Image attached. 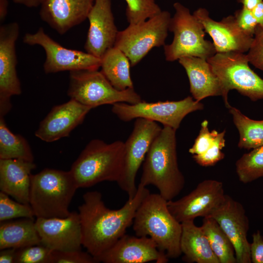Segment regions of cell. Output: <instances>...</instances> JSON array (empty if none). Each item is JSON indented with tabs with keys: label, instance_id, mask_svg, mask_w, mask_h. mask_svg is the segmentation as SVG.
I'll return each instance as SVG.
<instances>
[{
	"label": "cell",
	"instance_id": "f546056e",
	"mask_svg": "<svg viewBox=\"0 0 263 263\" xmlns=\"http://www.w3.org/2000/svg\"><path fill=\"white\" fill-rule=\"evenodd\" d=\"M236 171L240 182L250 183L263 177V146L244 154L236 162Z\"/></svg>",
	"mask_w": 263,
	"mask_h": 263
},
{
	"label": "cell",
	"instance_id": "30bf717a",
	"mask_svg": "<svg viewBox=\"0 0 263 263\" xmlns=\"http://www.w3.org/2000/svg\"><path fill=\"white\" fill-rule=\"evenodd\" d=\"M203 108L202 103L188 96L178 101L147 102L142 100L136 104L116 103L112 105V111L123 121L144 118L159 122L163 126L176 131L187 115Z\"/></svg>",
	"mask_w": 263,
	"mask_h": 263
},
{
	"label": "cell",
	"instance_id": "ba28073f",
	"mask_svg": "<svg viewBox=\"0 0 263 263\" xmlns=\"http://www.w3.org/2000/svg\"><path fill=\"white\" fill-rule=\"evenodd\" d=\"M221 82L226 107L231 105L228 94L236 90L251 101L263 99V79L249 67L246 54L235 52L217 53L207 59Z\"/></svg>",
	"mask_w": 263,
	"mask_h": 263
},
{
	"label": "cell",
	"instance_id": "9a60e30c",
	"mask_svg": "<svg viewBox=\"0 0 263 263\" xmlns=\"http://www.w3.org/2000/svg\"><path fill=\"white\" fill-rule=\"evenodd\" d=\"M19 33V25L16 22L0 27V117L10 111L11 97L21 93L16 70V42Z\"/></svg>",
	"mask_w": 263,
	"mask_h": 263
},
{
	"label": "cell",
	"instance_id": "7c38bea8",
	"mask_svg": "<svg viewBox=\"0 0 263 263\" xmlns=\"http://www.w3.org/2000/svg\"><path fill=\"white\" fill-rule=\"evenodd\" d=\"M23 42L29 45H38L44 50L43 64L45 73H55L82 70H98L101 59L87 52L65 48L52 39L40 27L34 33H26Z\"/></svg>",
	"mask_w": 263,
	"mask_h": 263
},
{
	"label": "cell",
	"instance_id": "ab89813d",
	"mask_svg": "<svg viewBox=\"0 0 263 263\" xmlns=\"http://www.w3.org/2000/svg\"><path fill=\"white\" fill-rule=\"evenodd\" d=\"M17 249L7 248L0 250V263H15L16 251Z\"/></svg>",
	"mask_w": 263,
	"mask_h": 263
},
{
	"label": "cell",
	"instance_id": "603a6c76",
	"mask_svg": "<svg viewBox=\"0 0 263 263\" xmlns=\"http://www.w3.org/2000/svg\"><path fill=\"white\" fill-rule=\"evenodd\" d=\"M32 161L19 159H0V189L16 201L29 204Z\"/></svg>",
	"mask_w": 263,
	"mask_h": 263
},
{
	"label": "cell",
	"instance_id": "8fae6325",
	"mask_svg": "<svg viewBox=\"0 0 263 263\" xmlns=\"http://www.w3.org/2000/svg\"><path fill=\"white\" fill-rule=\"evenodd\" d=\"M162 128L156 122L141 118L135 119L133 130L124 142L122 172L117 183L127 194L128 199L132 198L137 191V173Z\"/></svg>",
	"mask_w": 263,
	"mask_h": 263
},
{
	"label": "cell",
	"instance_id": "52a82bcc",
	"mask_svg": "<svg viewBox=\"0 0 263 263\" xmlns=\"http://www.w3.org/2000/svg\"><path fill=\"white\" fill-rule=\"evenodd\" d=\"M67 94L71 99L92 109L103 105L136 104L142 101L134 88L117 90L98 70L70 72Z\"/></svg>",
	"mask_w": 263,
	"mask_h": 263
},
{
	"label": "cell",
	"instance_id": "f35d334b",
	"mask_svg": "<svg viewBox=\"0 0 263 263\" xmlns=\"http://www.w3.org/2000/svg\"><path fill=\"white\" fill-rule=\"evenodd\" d=\"M250 256L251 263H263V236L259 230L252 234Z\"/></svg>",
	"mask_w": 263,
	"mask_h": 263
},
{
	"label": "cell",
	"instance_id": "7bdbcfd3",
	"mask_svg": "<svg viewBox=\"0 0 263 263\" xmlns=\"http://www.w3.org/2000/svg\"><path fill=\"white\" fill-rule=\"evenodd\" d=\"M8 0H0V22H2L5 19L8 13Z\"/></svg>",
	"mask_w": 263,
	"mask_h": 263
},
{
	"label": "cell",
	"instance_id": "4316f807",
	"mask_svg": "<svg viewBox=\"0 0 263 263\" xmlns=\"http://www.w3.org/2000/svg\"><path fill=\"white\" fill-rule=\"evenodd\" d=\"M201 226L220 263H237L233 245L216 220L205 217Z\"/></svg>",
	"mask_w": 263,
	"mask_h": 263
},
{
	"label": "cell",
	"instance_id": "4fadbf2b",
	"mask_svg": "<svg viewBox=\"0 0 263 263\" xmlns=\"http://www.w3.org/2000/svg\"><path fill=\"white\" fill-rule=\"evenodd\" d=\"M225 195L222 182L207 179L180 199L168 201L167 205L171 214L182 223L194 221L198 217H208L223 201Z\"/></svg>",
	"mask_w": 263,
	"mask_h": 263
},
{
	"label": "cell",
	"instance_id": "5bb4252c",
	"mask_svg": "<svg viewBox=\"0 0 263 263\" xmlns=\"http://www.w3.org/2000/svg\"><path fill=\"white\" fill-rule=\"evenodd\" d=\"M208 217L216 220L232 242L237 263H251L250 243L247 238L249 221L243 205L225 194Z\"/></svg>",
	"mask_w": 263,
	"mask_h": 263
},
{
	"label": "cell",
	"instance_id": "7402d4cb",
	"mask_svg": "<svg viewBox=\"0 0 263 263\" xmlns=\"http://www.w3.org/2000/svg\"><path fill=\"white\" fill-rule=\"evenodd\" d=\"M185 69L192 97L200 102L209 96L224 97L220 79L207 59L195 56H185L178 60Z\"/></svg>",
	"mask_w": 263,
	"mask_h": 263
},
{
	"label": "cell",
	"instance_id": "74e56055",
	"mask_svg": "<svg viewBox=\"0 0 263 263\" xmlns=\"http://www.w3.org/2000/svg\"><path fill=\"white\" fill-rule=\"evenodd\" d=\"M234 16L240 29L246 35L253 37L258 23L252 11L243 7L235 12Z\"/></svg>",
	"mask_w": 263,
	"mask_h": 263
},
{
	"label": "cell",
	"instance_id": "f6af8a7d",
	"mask_svg": "<svg viewBox=\"0 0 263 263\" xmlns=\"http://www.w3.org/2000/svg\"></svg>",
	"mask_w": 263,
	"mask_h": 263
},
{
	"label": "cell",
	"instance_id": "8992f818",
	"mask_svg": "<svg viewBox=\"0 0 263 263\" xmlns=\"http://www.w3.org/2000/svg\"><path fill=\"white\" fill-rule=\"evenodd\" d=\"M174 16L171 18L169 31L173 33L172 42L164 46L166 60L174 61L185 56L207 59L216 53L213 43L205 39L202 23L188 8L180 2L173 4Z\"/></svg>",
	"mask_w": 263,
	"mask_h": 263
},
{
	"label": "cell",
	"instance_id": "e575fe53",
	"mask_svg": "<svg viewBox=\"0 0 263 263\" xmlns=\"http://www.w3.org/2000/svg\"><path fill=\"white\" fill-rule=\"evenodd\" d=\"M208 121L204 120L201 123V129L192 146L188 152L193 154H200L206 151L214 144L219 133L216 130L210 132L208 127Z\"/></svg>",
	"mask_w": 263,
	"mask_h": 263
},
{
	"label": "cell",
	"instance_id": "60d3db41",
	"mask_svg": "<svg viewBox=\"0 0 263 263\" xmlns=\"http://www.w3.org/2000/svg\"><path fill=\"white\" fill-rule=\"evenodd\" d=\"M251 11L258 25L263 26V1L258 4Z\"/></svg>",
	"mask_w": 263,
	"mask_h": 263
},
{
	"label": "cell",
	"instance_id": "d6a6232c",
	"mask_svg": "<svg viewBox=\"0 0 263 263\" xmlns=\"http://www.w3.org/2000/svg\"><path fill=\"white\" fill-rule=\"evenodd\" d=\"M52 251L42 244L17 249L15 263H51Z\"/></svg>",
	"mask_w": 263,
	"mask_h": 263
},
{
	"label": "cell",
	"instance_id": "ee69618b",
	"mask_svg": "<svg viewBox=\"0 0 263 263\" xmlns=\"http://www.w3.org/2000/svg\"><path fill=\"white\" fill-rule=\"evenodd\" d=\"M238 3H242L243 7L252 11L253 9L263 0H237Z\"/></svg>",
	"mask_w": 263,
	"mask_h": 263
},
{
	"label": "cell",
	"instance_id": "ac0fdd59",
	"mask_svg": "<svg viewBox=\"0 0 263 263\" xmlns=\"http://www.w3.org/2000/svg\"><path fill=\"white\" fill-rule=\"evenodd\" d=\"M202 23L206 33L212 38L217 53L247 52L253 37L243 32L238 27L234 16H228L217 21L212 19L207 9L199 8L193 13Z\"/></svg>",
	"mask_w": 263,
	"mask_h": 263
},
{
	"label": "cell",
	"instance_id": "cb8c5ba5",
	"mask_svg": "<svg viewBox=\"0 0 263 263\" xmlns=\"http://www.w3.org/2000/svg\"><path fill=\"white\" fill-rule=\"evenodd\" d=\"M182 224L180 249L183 260L189 263H220L201 226L194 221Z\"/></svg>",
	"mask_w": 263,
	"mask_h": 263
},
{
	"label": "cell",
	"instance_id": "836d02e7",
	"mask_svg": "<svg viewBox=\"0 0 263 263\" xmlns=\"http://www.w3.org/2000/svg\"><path fill=\"white\" fill-rule=\"evenodd\" d=\"M225 130L219 132L213 145L206 151L193 155V159L198 165L203 167L212 166L224 158L225 155L222 150L225 146Z\"/></svg>",
	"mask_w": 263,
	"mask_h": 263
},
{
	"label": "cell",
	"instance_id": "9c48e42d",
	"mask_svg": "<svg viewBox=\"0 0 263 263\" xmlns=\"http://www.w3.org/2000/svg\"><path fill=\"white\" fill-rule=\"evenodd\" d=\"M171 18L168 11H161L141 23L129 24L118 31L114 46L125 53L131 66H135L152 48L165 45Z\"/></svg>",
	"mask_w": 263,
	"mask_h": 263
},
{
	"label": "cell",
	"instance_id": "e0dca14e",
	"mask_svg": "<svg viewBox=\"0 0 263 263\" xmlns=\"http://www.w3.org/2000/svg\"><path fill=\"white\" fill-rule=\"evenodd\" d=\"M169 258L150 237L125 234L97 258V263H167Z\"/></svg>",
	"mask_w": 263,
	"mask_h": 263
},
{
	"label": "cell",
	"instance_id": "5b68a950",
	"mask_svg": "<svg viewBox=\"0 0 263 263\" xmlns=\"http://www.w3.org/2000/svg\"><path fill=\"white\" fill-rule=\"evenodd\" d=\"M69 171L44 169L31 175L29 204L36 218H65L76 189Z\"/></svg>",
	"mask_w": 263,
	"mask_h": 263
},
{
	"label": "cell",
	"instance_id": "d590c367",
	"mask_svg": "<svg viewBox=\"0 0 263 263\" xmlns=\"http://www.w3.org/2000/svg\"><path fill=\"white\" fill-rule=\"evenodd\" d=\"M94 258L81 250L52 251L51 263H95Z\"/></svg>",
	"mask_w": 263,
	"mask_h": 263
},
{
	"label": "cell",
	"instance_id": "f1b7e54d",
	"mask_svg": "<svg viewBox=\"0 0 263 263\" xmlns=\"http://www.w3.org/2000/svg\"><path fill=\"white\" fill-rule=\"evenodd\" d=\"M0 159H19L34 161V156L27 140L13 133L0 117Z\"/></svg>",
	"mask_w": 263,
	"mask_h": 263
},
{
	"label": "cell",
	"instance_id": "484cf974",
	"mask_svg": "<svg viewBox=\"0 0 263 263\" xmlns=\"http://www.w3.org/2000/svg\"><path fill=\"white\" fill-rule=\"evenodd\" d=\"M129 59L120 49L113 46L101 58V71L117 90L133 88L130 74Z\"/></svg>",
	"mask_w": 263,
	"mask_h": 263
},
{
	"label": "cell",
	"instance_id": "d4e9b609",
	"mask_svg": "<svg viewBox=\"0 0 263 263\" xmlns=\"http://www.w3.org/2000/svg\"><path fill=\"white\" fill-rule=\"evenodd\" d=\"M41 244L35 221L31 218L0 222V249H19Z\"/></svg>",
	"mask_w": 263,
	"mask_h": 263
},
{
	"label": "cell",
	"instance_id": "6da1fadb",
	"mask_svg": "<svg viewBox=\"0 0 263 263\" xmlns=\"http://www.w3.org/2000/svg\"><path fill=\"white\" fill-rule=\"evenodd\" d=\"M150 193L146 187L139 184L137 191L122 207L111 209L105 205L102 195L94 190L83 195L78 207L82 232V245L97 259L126 234L132 224L137 209Z\"/></svg>",
	"mask_w": 263,
	"mask_h": 263
},
{
	"label": "cell",
	"instance_id": "8d00e7d4",
	"mask_svg": "<svg viewBox=\"0 0 263 263\" xmlns=\"http://www.w3.org/2000/svg\"><path fill=\"white\" fill-rule=\"evenodd\" d=\"M247 52L249 62L263 71V26L257 25Z\"/></svg>",
	"mask_w": 263,
	"mask_h": 263
},
{
	"label": "cell",
	"instance_id": "b9f144b4",
	"mask_svg": "<svg viewBox=\"0 0 263 263\" xmlns=\"http://www.w3.org/2000/svg\"><path fill=\"white\" fill-rule=\"evenodd\" d=\"M14 2L32 8L41 6L45 0H12Z\"/></svg>",
	"mask_w": 263,
	"mask_h": 263
},
{
	"label": "cell",
	"instance_id": "2e32d148",
	"mask_svg": "<svg viewBox=\"0 0 263 263\" xmlns=\"http://www.w3.org/2000/svg\"><path fill=\"white\" fill-rule=\"evenodd\" d=\"M36 228L41 244L53 251L81 250L82 232L78 212L65 218H37Z\"/></svg>",
	"mask_w": 263,
	"mask_h": 263
},
{
	"label": "cell",
	"instance_id": "277c9868",
	"mask_svg": "<svg viewBox=\"0 0 263 263\" xmlns=\"http://www.w3.org/2000/svg\"><path fill=\"white\" fill-rule=\"evenodd\" d=\"M124 142L90 141L73 163L70 171L78 188H90L103 181L116 183L123 169Z\"/></svg>",
	"mask_w": 263,
	"mask_h": 263
},
{
	"label": "cell",
	"instance_id": "7a4b0ae2",
	"mask_svg": "<svg viewBox=\"0 0 263 263\" xmlns=\"http://www.w3.org/2000/svg\"><path fill=\"white\" fill-rule=\"evenodd\" d=\"M176 130L163 126L153 141L143 163L140 183L152 185L167 201L173 200L184 188L185 177L179 169Z\"/></svg>",
	"mask_w": 263,
	"mask_h": 263
},
{
	"label": "cell",
	"instance_id": "ffe728a7",
	"mask_svg": "<svg viewBox=\"0 0 263 263\" xmlns=\"http://www.w3.org/2000/svg\"><path fill=\"white\" fill-rule=\"evenodd\" d=\"M91 109L72 99L55 106L40 122L35 135L46 142L68 136L75 128L82 123Z\"/></svg>",
	"mask_w": 263,
	"mask_h": 263
},
{
	"label": "cell",
	"instance_id": "d6986e66",
	"mask_svg": "<svg viewBox=\"0 0 263 263\" xmlns=\"http://www.w3.org/2000/svg\"><path fill=\"white\" fill-rule=\"evenodd\" d=\"M87 19L89 28L84 48L86 52L101 59L114 46L118 33L111 0H95Z\"/></svg>",
	"mask_w": 263,
	"mask_h": 263
},
{
	"label": "cell",
	"instance_id": "3957f363",
	"mask_svg": "<svg viewBox=\"0 0 263 263\" xmlns=\"http://www.w3.org/2000/svg\"><path fill=\"white\" fill-rule=\"evenodd\" d=\"M167 202L159 193L150 192L136 210L132 228L136 236L150 237L169 259H176L182 254V224L171 214Z\"/></svg>",
	"mask_w": 263,
	"mask_h": 263
},
{
	"label": "cell",
	"instance_id": "1f68e13d",
	"mask_svg": "<svg viewBox=\"0 0 263 263\" xmlns=\"http://www.w3.org/2000/svg\"><path fill=\"white\" fill-rule=\"evenodd\" d=\"M35 217L30 204H23L11 199L8 195L0 191V222L16 218Z\"/></svg>",
	"mask_w": 263,
	"mask_h": 263
},
{
	"label": "cell",
	"instance_id": "83f0119b",
	"mask_svg": "<svg viewBox=\"0 0 263 263\" xmlns=\"http://www.w3.org/2000/svg\"><path fill=\"white\" fill-rule=\"evenodd\" d=\"M228 109L239 132L238 147L250 150L263 146V120L250 119L231 106Z\"/></svg>",
	"mask_w": 263,
	"mask_h": 263
},
{
	"label": "cell",
	"instance_id": "44dd1931",
	"mask_svg": "<svg viewBox=\"0 0 263 263\" xmlns=\"http://www.w3.org/2000/svg\"><path fill=\"white\" fill-rule=\"evenodd\" d=\"M95 0H45L41 19L58 34H65L86 19Z\"/></svg>",
	"mask_w": 263,
	"mask_h": 263
},
{
	"label": "cell",
	"instance_id": "4dcf8cb0",
	"mask_svg": "<svg viewBox=\"0 0 263 263\" xmlns=\"http://www.w3.org/2000/svg\"><path fill=\"white\" fill-rule=\"evenodd\" d=\"M126 15L129 24L141 23L151 18L162 10L155 0H125Z\"/></svg>",
	"mask_w": 263,
	"mask_h": 263
}]
</instances>
